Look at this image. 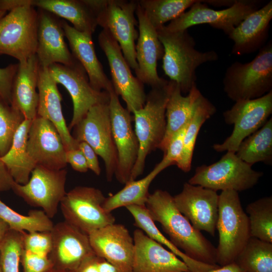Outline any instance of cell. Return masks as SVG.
<instances>
[{"label":"cell","mask_w":272,"mask_h":272,"mask_svg":"<svg viewBox=\"0 0 272 272\" xmlns=\"http://www.w3.org/2000/svg\"><path fill=\"white\" fill-rule=\"evenodd\" d=\"M146 207L171 242L187 256L204 263L218 264L216 248L179 211L168 191L157 189L150 194Z\"/></svg>","instance_id":"6da1fadb"},{"label":"cell","mask_w":272,"mask_h":272,"mask_svg":"<svg viewBox=\"0 0 272 272\" xmlns=\"http://www.w3.org/2000/svg\"><path fill=\"white\" fill-rule=\"evenodd\" d=\"M156 30L164 48L162 67L165 75L178 84L182 93H188L196 84V69L206 62L217 60L218 54L214 50L196 49L195 40L187 30L172 32L163 26Z\"/></svg>","instance_id":"7a4b0ae2"},{"label":"cell","mask_w":272,"mask_h":272,"mask_svg":"<svg viewBox=\"0 0 272 272\" xmlns=\"http://www.w3.org/2000/svg\"><path fill=\"white\" fill-rule=\"evenodd\" d=\"M169 88V81L163 86L152 88L147 95L143 107L132 113L139 151L129 180H135L143 174L147 156L159 149L163 140Z\"/></svg>","instance_id":"3957f363"},{"label":"cell","mask_w":272,"mask_h":272,"mask_svg":"<svg viewBox=\"0 0 272 272\" xmlns=\"http://www.w3.org/2000/svg\"><path fill=\"white\" fill-rule=\"evenodd\" d=\"M224 91L236 102L263 96L272 91V43L263 46L250 61H235L226 70Z\"/></svg>","instance_id":"277c9868"},{"label":"cell","mask_w":272,"mask_h":272,"mask_svg":"<svg viewBox=\"0 0 272 272\" xmlns=\"http://www.w3.org/2000/svg\"><path fill=\"white\" fill-rule=\"evenodd\" d=\"M216 229L219 236L216 261L222 266L235 261L251 237L248 218L238 192L227 190L219 195Z\"/></svg>","instance_id":"5b68a950"},{"label":"cell","mask_w":272,"mask_h":272,"mask_svg":"<svg viewBox=\"0 0 272 272\" xmlns=\"http://www.w3.org/2000/svg\"><path fill=\"white\" fill-rule=\"evenodd\" d=\"M262 175V172L253 170L236 153L228 151L218 161L197 167L188 183L216 191L232 190L238 192L252 188Z\"/></svg>","instance_id":"8992f818"},{"label":"cell","mask_w":272,"mask_h":272,"mask_svg":"<svg viewBox=\"0 0 272 272\" xmlns=\"http://www.w3.org/2000/svg\"><path fill=\"white\" fill-rule=\"evenodd\" d=\"M137 1L96 0L95 11L98 25L108 31L118 43L130 67L136 71L135 41L139 31L135 17Z\"/></svg>","instance_id":"52a82bcc"},{"label":"cell","mask_w":272,"mask_h":272,"mask_svg":"<svg viewBox=\"0 0 272 272\" xmlns=\"http://www.w3.org/2000/svg\"><path fill=\"white\" fill-rule=\"evenodd\" d=\"M38 12L30 4L18 7L0 20V55L19 62L36 54Z\"/></svg>","instance_id":"ba28073f"},{"label":"cell","mask_w":272,"mask_h":272,"mask_svg":"<svg viewBox=\"0 0 272 272\" xmlns=\"http://www.w3.org/2000/svg\"><path fill=\"white\" fill-rule=\"evenodd\" d=\"M109 102L98 103L91 107L74 127L73 137L79 143H88L102 159L106 179L110 182L114 176L118 156L112 135Z\"/></svg>","instance_id":"9c48e42d"},{"label":"cell","mask_w":272,"mask_h":272,"mask_svg":"<svg viewBox=\"0 0 272 272\" xmlns=\"http://www.w3.org/2000/svg\"><path fill=\"white\" fill-rule=\"evenodd\" d=\"M105 199L98 188L75 187L66 193L60 203L64 221L88 235L95 230L114 223V217L103 208Z\"/></svg>","instance_id":"30bf717a"},{"label":"cell","mask_w":272,"mask_h":272,"mask_svg":"<svg viewBox=\"0 0 272 272\" xmlns=\"http://www.w3.org/2000/svg\"><path fill=\"white\" fill-rule=\"evenodd\" d=\"M271 113L272 91L258 98L235 102L223 113L225 122L234 125L232 132L222 143L214 144L213 149L236 153L240 143L260 128Z\"/></svg>","instance_id":"8fae6325"},{"label":"cell","mask_w":272,"mask_h":272,"mask_svg":"<svg viewBox=\"0 0 272 272\" xmlns=\"http://www.w3.org/2000/svg\"><path fill=\"white\" fill-rule=\"evenodd\" d=\"M258 1L238 0L230 7L216 10L197 1L189 10L165 26L172 32L187 30L190 27L203 24L221 30L229 35L248 15L258 9Z\"/></svg>","instance_id":"7c38bea8"},{"label":"cell","mask_w":272,"mask_h":272,"mask_svg":"<svg viewBox=\"0 0 272 272\" xmlns=\"http://www.w3.org/2000/svg\"><path fill=\"white\" fill-rule=\"evenodd\" d=\"M66 175L65 169L52 170L37 165L27 183L22 185L15 182L12 190L30 206L42 208L52 218L66 193Z\"/></svg>","instance_id":"4fadbf2b"},{"label":"cell","mask_w":272,"mask_h":272,"mask_svg":"<svg viewBox=\"0 0 272 272\" xmlns=\"http://www.w3.org/2000/svg\"><path fill=\"white\" fill-rule=\"evenodd\" d=\"M48 69L53 79L57 84L62 85L72 98L73 114L68 127L70 130L83 118L93 106L109 102V92L97 91L92 87L85 70L77 60L71 65L54 63Z\"/></svg>","instance_id":"5bb4252c"},{"label":"cell","mask_w":272,"mask_h":272,"mask_svg":"<svg viewBox=\"0 0 272 272\" xmlns=\"http://www.w3.org/2000/svg\"><path fill=\"white\" fill-rule=\"evenodd\" d=\"M98 42L107 57L115 93L121 97L130 113L141 109L147 97L144 84L133 76L118 43L104 29L98 35Z\"/></svg>","instance_id":"9a60e30c"},{"label":"cell","mask_w":272,"mask_h":272,"mask_svg":"<svg viewBox=\"0 0 272 272\" xmlns=\"http://www.w3.org/2000/svg\"><path fill=\"white\" fill-rule=\"evenodd\" d=\"M108 92L112 135L118 156L114 176L119 183L125 184L129 180L137 161L139 144L131 125L133 116L121 104L113 86Z\"/></svg>","instance_id":"2e32d148"},{"label":"cell","mask_w":272,"mask_h":272,"mask_svg":"<svg viewBox=\"0 0 272 272\" xmlns=\"http://www.w3.org/2000/svg\"><path fill=\"white\" fill-rule=\"evenodd\" d=\"M50 233L52 245L48 256L53 267L78 272L85 260L96 255L89 235L65 221L54 225Z\"/></svg>","instance_id":"e0dca14e"},{"label":"cell","mask_w":272,"mask_h":272,"mask_svg":"<svg viewBox=\"0 0 272 272\" xmlns=\"http://www.w3.org/2000/svg\"><path fill=\"white\" fill-rule=\"evenodd\" d=\"M173 198L179 211L195 229L215 236L219 206L217 191L185 182Z\"/></svg>","instance_id":"ac0fdd59"},{"label":"cell","mask_w":272,"mask_h":272,"mask_svg":"<svg viewBox=\"0 0 272 272\" xmlns=\"http://www.w3.org/2000/svg\"><path fill=\"white\" fill-rule=\"evenodd\" d=\"M27 149L36 166L61 170L67 165L66 150L56 128L50 121L38 116L31 121Z\"/></svg>","instance_id":"d6986e66"},{"label":"cell","mask_w":272,"mask_h":272,"mask_svg":"<svg viewBox=\"0 0 272 272\" xmlns=\"http://www.w3.org/2000/svg\"><path fill=\"white\" fill-rule=\"evenodd\" d=\"M95 254L114 265L119 272H132L134 241L123 225L111 224L89 234Z\"/></svg>","instance_id":"ffe728a7"},{"label":"cell","mask_w":272,"mask_h":272,"mask_svg":"<svg viewBox=\"0 0 272 272\" xmlns=\"http://www.w3.org/2000/svg\"><path fill=\"white\" fill-rule=\"evenodd\" d=\"M135 14L139 27L135 44L138 63V69L135 71L136 77L143 84H147L152 88L163 86L169 81L159 76L157 67L158 60L162 58L164 54L163 46L157 30L149 23L138 4Z\"/></svg>","instance_id":"44dd1931"},{"label":"cell","mask_w":272,"mask_h":272,"mask_svg":"<svg viewBox=\"0 0 272 272\" xmlns=\"http://www.w3.org/2000/svg\"><path fill=\"white\" fill-rule=\"evenodd\" d=\"M38 12L37 45L36 55L40 66L54 63L71 65L76 59L64 40L62 20L46 11Z\"/></svg>","instance_id":"7402d4cb"},{"label":"cell","mask_w":272,"mask_h":272,"mask_svg":"<svg viewBox=\"0 0 272 272\" xmlns=\"http://www.w3.org/2000/svg\"><path fill=\"white\" fill-rule=\"evenodd\" d=\"M133 239L132 272H190L185 262L141 229L134 231Z\"/></svg>","instance_id":"603a6c76"},{"label":"cell","mask_w":272,"mask_h":272,"mask_svg":"<svg viewBox=\"0 0 272 272\" xmlns=\"http://www.w3.org/2000/svg\"><path fill=\"white\" fill-rule=\"evenodd\" d=\"M37 89V116L52 123L61 137L66 151L78 149L79 142L71 134L62 113V97L57 84L50 76L48 67L39 65Z\"/></svg>","instance_id":"cb8c5ba5"},{"label":"cell","mask_w":272,"mask_h":272,"mask_svg":"<svg viewBox=\"0 0 272 272\" xmlns=\"http://www.w3.org/2000/svg\"><path fill=\"white\" fill-rule=\"evenodd\" d=\"M272 1L248 15L228 35L234 42L232 53L241 55L260 49L268 36Z\"/></svg>","instance_id":"d4e9b609"},{"label":"cell","mask_w":272,"mask_h":272,"mask_svg":"<svg viewBox=\"0 0 272 272\" xmlns=\"http://www.w3.org/2000/svg\"><path fill=\"white\" fill-rule=\"evenodd\" d=\"M62 26L71 53L85 70L92 87L97 91H108L112 84L97 56L92 35L78 31L64 20Z\"/></svg>","instance_id":"484cf974"},{"label":"cell","mask_w":272,"mask_h":272,"mask_svg":"<svg viewBox=\"0 0 272 272\" xmlns=\"http://www.w3.org/2000/svg\"><path fill=\"white\" fill-rule=\"evenodd\" d=\"M39 64L36 54L19 62L12 89L11 106L19 111L25 119L37 116V92Z\"/></svg>","instance_id":"4316f807"},{"label":"cell","mask_w":272,"mask_h":272,"mask_svg":"<svg viewBox=\"0 0 272 272\" xmlns=\"http://www.w3.org/2000/svg\"><path fill=\"white\" fill-rule=\"evenodd\" d=\"M170 88L166 107V126L159 149L165 152L172 137L189 121L196 101L201 93L194 84L186 96L182 95L178 84L169 81Z\"/></svg>","instance_id":"83f0119b"},{"label":"cell","mask_w":272,"mask_h":272,"mask_svg":"<svg viewBox=\"0 0 272 272\" xmlns=\"http://www.w3.org/2000/svg\"><path fill=\"white\" fill-rule=\"evenodd\" d=\"M32 5L66 19L81 32L92 35L98 26L96 15L87 0H32Z\"/></svg>","instance_id":"f1b7e54d"},{"label":"cell","mask_w":272,"mask_h":272,"mask_svg":"<svg viewBox=\"0 0 272 272\" xmlns=\"http://www.w3.org/2000/svg\"><path fill=\"white\" fill-rule=\"evenodd\" d=\"M31 120L24 119L18 127L8 152L0 157L14 181L25 184L36 165L27 149L28 134Z\"/></svg>","instance_id":"f546056e"},{"label":"cell","mask_w":272,"mask_h":272,"mask_svg":"<svg viewBox=\"0 0 272 272\" xmlns=\"http://www.w3.org/2000/svg\"><path fill=\"white\" fill-rule=\"evenodd\" d=\"M125 208L132 216L135 226L150 238L161 245L166 246L171 252L180 258L187 265L190 272H202L220 267L218 264H209L195 260L177 248L158 229L146 206L130 205Z\"/></svg>","instance_id":"4dcf8cb0"},{"label":"cell","mask_w":272,"mask_h":272,"mask_svg":"<svg viewBox=\"0 0 272 272\" xmlns=\"http://www.w3.org/2000/svg\"><path fill=\"white\" fill-rule=\"evenodd\" d=\"M236 154L241 160L251 166L260 162L266 165H271V117L240 143Z\"/></svg>","instance_id":"1f68e13d"},{"label":"cell","mask_w":272,"mask_h":272,"mask_svg":"<svg viewBox=\"0 0 272 272\" xmlns=\"http://www.w3.org/2000/svg\"><path fill=\"white\" fill-rule=\"evenodd\" d=\"M216 111L215 106L201 94L198 98L192 116L187 126L183 139V150L176 166L184 172L191 169L195 144L204 122Z\"/></svg>","instance_id":"d6a6232c"},{"label":"cell","mask_w":272,"mask_h":272,"mask_svg":"<svg viewBox=\"0 0 272 272\" xmlns=\"http://www.w3.org/2000/svg\"><path fill=\"white\" fill-rule=\"evenodd\" d=\"M162 171V169L157 164L144 178L127 181L122 189L115 194L106 197L103 204L104 210L111 213L117 208L130 205L146 206L150 194V185Z\"/></svg>","instance_id":"836d02e7"},{"label":"cell","mask_w":272,"mask_h":272,"mask_svg":"<svg viewBox=\"0 0 272 272\" xmlns=\"http://www.w3.org/2000/svg\"><path fill=\"white\" fill-rule=\"evenodd\" d=\"M196 0H140L138 5L151 25L157 30L190 8Z\"/></svg>","instance_id":"e575fe53"},{"label":"cell","mask_w":272,"mask_h":272,"mask_svg":"<svg viewBox=\"0 0 272 272\" xmlns=\"http://www.w3.org/2000/svg\"><path fill=\"white\" fill-rule=\"evenodd\" d=\"M234 262L243 272H272V243L251 237Z\"/></svg>","instance_id":"d590c367"},{"label":"cell","mask_w":272,"mask_h":272,"mask_svg":"<svg viewBox=\"0 0 272 272\" xmlns=\"http://www.w3.org/2000/svg\"><path fill=\"white\" fill-rule=\"evenodd\" d=\"M0 218L17 232H49L54 224L42 210H30L27 216L15 212L0 200Z\"/></svg>","instance_id":"8d00e7d4"},{"label":"cell","mask_w":272,"mask_h":272,"mask_svg":"<svg viewBox=\"0 0 272 272\" xmlns=\"http://www.w3.org/2000/svg\"><path fill=\"white\" fill-rule=\"evenodd\" d=\"M251 237L272 243V197L264 196L246 207Z\"/></svg>","instance_id":"74e56055"},{"label":"cell","mask_w":272,"mask_h":272,"mask_svg":"<svg viewBox=\"0 0 272 272\" xmlns=\"http://www.w3.org/2000/svg\"><path fill=\"white\" fill-rule=\"evenodd\" d=\"M24 119L19 111L0 99V157L9 150L16 131Z\"/></svg>","instance_id":"f35d334b"},{"label":"cell","mask_w":272,"mask_h":272,"mask_svg":"<svg viewBox=\"0 0 272 272\" xmlns=\"http://www.w3.org/2000/svg\"><path fill=\"white\" fill-rule=\"evenodd\" d=\"M22 250V232L10 229L0 246L2 272H19Z\"/></svg>","instance_id":"ab89813d"},{"label":"cell","mask_w":272,"mask_h":272,"mask_svg":"<svg viewBox=\"0 0 272 272\" xmlns=\"http://www.w3.org/2000/svg\"><path fill=\"white\" fill-rule=\"evenodd\" d=\"M23 249L32 253L48 255L52 245L49 232H22Z\"/></svg>","instance_id":"60d3db41"},{"label":"cell","mask_w":272,"mask_h":272,"mask_svg":"<svg viewBox=\"0 0 272 272\" xmlns=\"http://www.w3.org/2000/svg\"><path fill=\"white\" fill-rule=\"evenodd\" d=\"M188 124L171 139L162 160L158 164L162 170L171 165H176L179 161L183 150L184 136Z\"/></svg>","instance_id":"b9f144b4"},{"label":"cell","mask_w":272,"mask_h":272,"mask_svg":"<svg viewBox=\"0 0 272 272\" xmlns=\"http://www.w3.org/2000/svg\"><path fill=\"white\" fill-rule=\"evenodd\" d=\"M20 262L24 272H45L53 267L48 255L38 254L23 249Z\"/></svg>","instance_id":"7bdbcfd3"},{"label":"cell","mask_w":272,"mask_h":272,"mask_svg":"<svg viewBox=\"0 0 272 272\" xmlns=\"http://www.w3.org/2000/svg\"><path fill=\"white\" fill-rule=\"evenodd\" d=\"M18 63L0 68V99L11 105L13 83Z\"/></svg>","instance_id":"ee69618b"},{"label":"cell","mask_w":272,"mask_h":272,"mask_svg":"<svg viewBox=\"0 0 272 272\" xmlns=\"http://www.w3.org/2000/svg\"><path fill=\"white\" fill-rule=\"evenodd\" d=\"M78 148L83 153L88 169L92 170L96 175L101 174V168L99 165L97 155L93 149L86 142L79 143Z\"/></svg>","instance_id":"f6af8a7d"},{"label":"cell","mask_w":272,"mask_h":272,"mask_svg":"<svg viewBox=\"0 0 272 272\" xmlns=\"http://www.w3.org/2000/svg\"><path fill=\"white\" fill-rule=\"evenodd\" d=\"M65 160L78 172L85 173L89 169L85 158L79 148L66 151Z\"/></svg>","instance_id":"bcb514c9"},{"label":"cell","mask_w":272,"mask_h":272,"mask_svg":"<svg viewBox=\"0 0 272 272\" xmlns=\"http://www.w3.org/2000/svg\"><path fill=\"white\" fill-rule=\"evenodd\" d=\"M15 182L0 158V192L12 189Z\"/></svg>","instance_id":"7dc6e473"},{"label":"cell","mask_w":272,"mask_h":272,"mask_svg":"<svg viewBox=\"0 0 272 272\" xmlns=\"http://www.w3.org/2000/svg\"><path fill=\"white\" fill-rule=\"evenodd\" d=\"M31 3V0H0V11L7 12Z\"/></svg>","instance_id":"c3c4849f"},{"label":"cell","mask_w":272,"mask_h":272,"mask_svg":"<svg viewBox=\"0 0 272 272\" xmlns=\"http://www.w3.org/2000/svg\"><path fill=\"white\" fill-rule=\"evenodd\" d=\"M100 257L95 255L85 260L78 272H98V263Z\"/></svg>","instance_id":"681fc988"},{"label":"cell","mask_w":272,"mask_h":272,"mask_svg":"<svg viewBox=\"0 0 272 272\" xmlns=\"http://www.w3.org/2000/svg\"><path fill=\"white\" fill-rule=\"evenodd\" d=\"M202 272H243V271L235 262H233L217 268Z\"/></svg>","instance_id":"f907efd6"},{"label":"cell","mask_w":272,"mask_h":272,"mask_svg":"<svg viewBox=\"0 0 272 272\" xmlns=\"http://www.w3.org/2000/svg\"><path fill=\"white\" fill-rule=\"evenodd\" d=\"M98 272H119L114 265L101 257L98 263Z\"/></svg>","instance_id":"816d5d0a"},{"label":"cell","mask_w":272,"mask_h":272,"mask_svg":"<svg viewBox=\"0 0 272 272\" xmlns=\"http://www.w3.org/2000/svg\"><path fill=\"white\" fill-rule=\"evenodd\" d=\"M9 230L8 225L0 218V246Z\"/></svg>","instance_id":"f5cc1de1"},{"label":"cell","mask_w":272,"mask_h":272,"mask_svg":"<svg viewBox=\"0 0 272 272\" xmlns=\"http://www.w3.org/2000/svg\"><path fill=\"white\" fill-rule=\"evenodd\" d=\"M45 272H71V271H69L60 269H58V268L52 267L50 268V269H49L48 270H47V271H46Z\"/></svg>","instance_id":"db71d44e"},{"label":"cell","mask_w":272,"mask_h":272,"mask_svg":"<svg viewBox=\"0 0 272 272\" xmlns=\"http://www.w3.org/2000/svg\"><path fill=\"white\" fill-rule=\"evenodd\" d=\"M7 12L0 11V20L6 14Z\"/></svg>","instance_id":"11a10c76"},{"label":"cell","mask_w":272,"mask_h":272,"mask_svg":"<svg viewBox=\"0 0 272 272\" xmlns=\"http://www.w3.org/2000/svg\"><path fill=\"white\" fill-rule=\"evenodd\" d=\"M0 272H2L1 264V260H0Z\"/></svg>","instance_id":"9f6ffc18"}]
</instances>
